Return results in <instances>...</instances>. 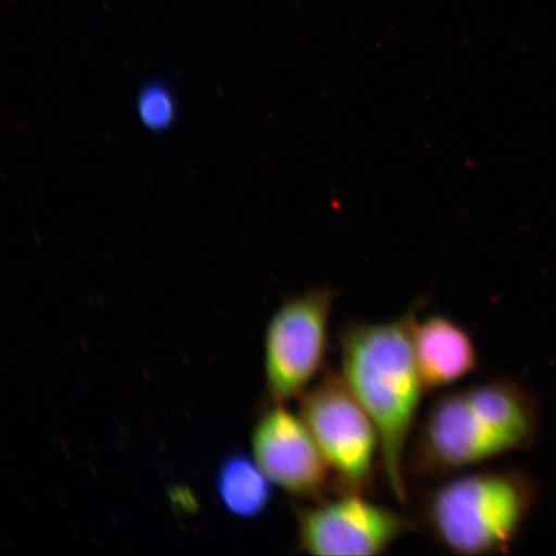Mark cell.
<instances>
[{
  "instance_id": "6da1fadb",
  "label": "cell",
  "mask_w": 556,
  "mask_h": 556,
  "mask_svg": "<svg viewBox=\"0 0 556 556\" xmlns=\"http://www.w3.org/2000/svg\"><path fill=\"white\" fill-rule=\"evenodd\" d=\"M416 313L352 323L340 333L342 377L378 430L380 463L392 495L408 498L406 455L424 391L414 352Z\"/></svg>"
},
{
  "instance_id": "7a4b0ae2",
  "label": "cell",
  "mask_w": 556,
  "mask_h": 556,
  "mask_svg": "<svg viewBox=\"0 0 556 556\" xmlns=\"http://www.w3.org/2000/svg\"><path fill=\"white\" fill-rule=\"evenodd\" d=\"M539 412L526 389L492 380L441 395L417 433L415 475L441 477L523 450L536 440Z\"/></svg>"
},
{
  "instance_id": "3957f363",
  "label": "cell",
  "mask_w": 556,
  "mask_h": 556,
  "mask_svg": "<svg viewBox=\"0 0 556 556\" xmlns=\"http://www.w3.org/2000/svg\"><path fill=\"white\" fill-rule=\"evenodd\" d=\"M534 495V484L523 472H468L429 493L424 520L435 541L451 553L504 554L523 530Z\"/></svg>"
},
{
  "instance_id": "277c9868",
  "label": "cell",
  "mask_w": 556,
  "mask_h": 556,
  "mask_svg": "<svg viewBox=\"0 0 556 556\" xmlns=\"http://www.w3.org/2000/svg\"><path fill=\"white\" fill-rule=\"evenodd\" d=\"M301 416L321 450L338 490L361 493L374 484L380 441L377 428L342 374L328 371L302 395Z\"/></svg>"
},
{
  "instance_id": "5b68a950",
  "label": "cell",
  "mask_w": 556,
  "mask_h": 556,
  "mask_svg": "<svg viewBox=\"0 0 556 556\" xmlns=\"http://www.w3.org/2000/svg\"><path fill=\"white\" fill-rule=\"evenodd\" d=\"M336 291L316 288L288 299L268 324L264 346L267 392L287 403L308 391L321 372L329 346V324Z\"/></svg>"
},
{
  "instance_id": "8992f818",
  "label": "cell",
  "mask_w": 556,
  "mask_h": 556,
  "mask_svg": "<svg viewBox=\"0 0 556 556\" xmlns=\"http://www.w3.org/2000/svg\"><path fill=\"white\" fill-rule=\"evenodd\" d=\"M298 546L317 556L384 554L415 523L403 514L370 502L361 493H342L298 507Z\"/></svg>"
},
{
  "instance_id": "52a82bcc",
  "label": "cell",
  "mask_w": 556,
  "mask_h": 556,
  "mask_svg": "<svg viewBox=\"0 0 556 556\" xmlns=\"http://www.w3.org/2000/svg\"><path fill=\"white\" fill-rule=\"evenodd\" d=\"M252 447L270 482L289 495L315 503L326 498L331 471L302 416L274 403L256 422Z\"/></svg>"
},
{
  "instance_id": "ba28073f",
  "label": "cell",
  "mask_w": 556,
  "mask_h": 556,
  "mask_svg": "<svg viewBox=\"0 0 556 556\" xmlns=\"http://www.w3.org/2000/svg\"><path fill=\"white\" fill-rule=\"evenodd\" d=\"M414 352L424 387L455 384L477 367L475 343L467 330L446 316H430L414 326Z\"/></svg>"
},
{
  "instance_id": "9c48e42d",
  "label": "cell",
  "mask_w": 556,
  "mask_h": 556,
  "mask_svg": "<svg viewBox=\"0 0 556 556\" xmlns=\"http://www.w3.org/2000/svg\"><path fill=\"white\" fill-rule=\"evenodd\" d=\"M258 463L236 452L220 463L215 489L229 514L242 519L262 516L273 500V485Z\"/></svg>"
},
{
  "instance_id": "30bf717a",
  "label": "cell",
  "mask_w": 556,
  "mask_h": 556,
  "mask_svg": "<svg viewBox=\"0 0 556 556\" xmlns=\"http://www.w3.org/2000/svg\"><path fill=\"white\" fill-rule=\"evenodd\" d=\"M138 113L144 125L160 130L168 127L174 119V100L163 86L151 85L146 87L138 100Z\"/></svg>"
}]
</instances>
